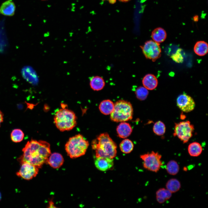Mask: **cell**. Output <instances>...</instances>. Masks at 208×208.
I'll return each mask as SVG.
<instances>
[{
  "label": "cell",
  "instance_id": "31",
  "mask_svg": "<svg viewBox=\"0 0 208 208\" xmlns=\"http://www.w3.org/2000/svg\"><path fill=\"white\" fill-rule=\"evenodd\" d=\"M194 21H197L198 20V16H195L194 17Z\"/></svg>",
  "mask_w": 208,
  "mask_h": 208
},
{
  "label": "cell",
  "instance_id": "32",
  "mask_svg": "<svg viewBox=\"0 0 208 208\" xmlns=\"http://www.w3.org/2000/svg\"><path fill=\"white\" fill-rule=\"evenodd\" d=\"M121 1H123V2H126L127 1L129 0H119Z\"/></svg>",
  "mask_w": 208,
  "mask_h": 208
},
{
  "label": "cell",
  "instance_id": "29",
  "mask_svg": "<svg viewBox=\"0 0 208 208\" xmlns=\"http://www.w3.org/2000/svg\"><path fill=\"white\" fill-rule=\"evenodd\" d=\"M3 113L0 111V126L3 121Z\"/></svg>",
  "mask_w": 208,
  "mask_h": 208
},
{
  "label": "cell",
  "instance_id": "12",
  "mask_svg": "<svg viewBox=\"0 0 208 208\" xmlns=\"http://www.w3.org/2000/svg\"><path fill=\"white\" fill-rule=\"evenodd\" d=\"M64 159L60 153H54L51 154L47 159V163L51 167L55 169L60 168L63 164Z\"/></svg>",
  "mask_w": 208,
  "mask_h": 208
},
{
  "label": "cell",
  "instance_id": "20",
  "mask_svg": "<svg viewBox=\"0 0 208 208\" xmlns=\"http://www.w3.org/2000/svg\"><path fill=\"white\" fill-rule=\"evenodd\" d=\"M195 53L200 56H204L208 52V45L204 41H200L196 42L194 47Z\"/></svg>",
  "mask_w": 208,
  "mask_h": 208
},
{
  "label": "cell",
  "instance_id": "2",
  "mask_svg": "<svg viewBox=\"0 0 208 208\" xmlns=\"http://www.w3.org/2000/svg\"><path fill=\"white\" fill-rule=\"evenodd\" d=\"M92 146L95 151L96 157L113 159L116 155L117 145L107 133L100 134L92 141Z\"/></svg>",
  "mask_w": 208,
  "mask_h": 208
},
{
  "label": "cell",
  "instance_id": "11",
  "mask_svg": "<svg viewBox=\"0 0 208 208\" xmlns=\"http://www.w3.org/2000/svg\"><path fill=\"white\" fill-rule=\"evenodd\" d=\"M96 167L99 170L105 171L111 169L113 166V159L107 157H96L94 161Z\"/></svg>",
  "mask_w": 208,
  "mask_h": 208
},
{
  "label": "cell",
  "instance_id": "14",
  "mask_svg": "<svg viewBox=\"0 0 208 208\" xmlns=\"http://www.w3.org/2000/svg\"><path fill=\"white\" fill-rule=\"evenodd\" d=\"M142 84L145 88L148 90H152L157 87L158 81L156 77L151 74L145 75L142 80Z\"/></svg>",
  "mask_w": 208,
  "mask_h": 208
},
{
  "label": "cell",
  "instance_id": "33",
  "mask_svg": "<svg viewBox=\"0 0 208 208\" xmlns=\"http://www.w3.org/2000/svg\"><path fill=\"white\" fill-rule=\"evenodd\" d=\"M1 193L0 192V200H1Z\"/></svg>",
  "mask_w": 208,
  "mask_h": 208
},
{
  "label": "cell",
  "instance_id": "7",
  "mask_svg": "<svg viewBox=\"0 0 208 208\" xmlns=\"http://www.w3.org/2000/svg\"><path fill=\"white\" fill-rule=\"evenodd\" d=\"M194 130V126L190 121H182L175 123L173 135L174 136H177L183 143H185L192 136Z\"/></svg>",
  "mask_w": 208,
  "mask_h": 208
},
{
  "label": "cell",
  "instance_id": "3",
  "mask_svg": "<svg viewBox=\"0 0 208 208\" xmlns=\"http://www.w3.org/2000/svg\"><path fill=\"white\" fill-rule=\"evenodd\" d=\"M77 119L73 111L62 107L56 112L54 121L57 129L63 132L70 131L75 127L77 125Z\"/></svg>",
  "mask_w": 208,
  "mask_h": 208
},
{
  "label": "cell",
  "instance_id": "34",
  "mask_svg": "<svg viewBox=\"0 0 208 208\" xmlns=\"http://www.w3.org/2000/svg\"></svg>",
  "mask_w": 208,
  "mask_h": 208
},
{
  "label": "cell",
  "instance_id": "1",
  "mask_svg": "<svg viewBox=\"0 0 208 208\" xmlns=\"http://www.w3.org/2000/svg\"><path fill=\"white\" fill-rule=\"evenodd\" d=\"M23 154L19 158L21 163L26 162L41 167L47 163L51 154L50 145L46 141L31 140L28 141L22 149Z\"/></svg>",
  "mask_w": 208,
  "mask_h": 208
},
{
  "label": "cell",
  "instance_id": "4",
  "mask_svg": "<svg viewBox=\"0 0 208 208\" xmlns=\"http://www.w3.org/2000/svg\"><path fill=\"white\" fill-rule=\"evenodd\" d=\"M89 145L88 142L79 134L69 138L65 145V149L69 157L75 158L84 155Z\"/></svg>",
  "mask_w": 208,
  "mask_h": 208
},
{
  "label": "cell",
  "instance_id": "21",
  "mask_svg": "<svg viewBox=\"0 0 208 208\" xmlns=\"http://www.w3.org/2000/svg\"><path fill=\"white\" fill-rule=\"evenodd\" d=\"M202 148L201 145L196 142L191 143L188 147V153L190 156L193 157L199 156L202 153Z\"/></svg>",
  "mask_w": 208,
  "mask_h": 208
},
{
  "label": "cell",
  "instance_id": "24",
  "mask_svg": "<svg viewBox=\"0 0 208 208\" xmlns=\"http://www.w3.org/2000/svg\"><path fill=\"white\" fill-rule=\"evenodd\" d=\"M166 169L167 172L171 175H175L179 172V167L178 163L174 160H171L168 162Z\"/></svg>",
  "mask_w": 208,
  "mask_h": 208
},
{
  "label": "cell",
  "instance_id": "18",
  "mask_svg": "<svg viewBox=\"0 0 208 208\" xmlns=\"http://www.w3.org/2000/svg\"><path fill=\"white\" fill-rule=\"evenodd\" d=\"M172 193L167 189L161 188L158 190L156 193V199L159 203H164L172 196Z\"/></svg>",
  "mask_w": 208,
  "mask_h": 208
},
{
  "label": "cell",
  "instance_id": "28",
  "mask_svg": "<svg viewBox=\"0 0 208 208\" xmlns=\"http://www.w3.org/2000/svg\"><path fill=\"white\" fill-rule=\"evenodd\" d=\"M181 49H179L171 56V58L176 62L180 63L183 61V57L181 54Z\"/></svg>",
  "mask_w": 208,
  "mask_h": 208
},
{
  "label": "cell",
  "instance_id": "22",
  "mask_svg": "<svg viewBox=\"0 0 208 208\" xmlns=\"http://www.w3.org/2000/svg\"><path fill=\"white\" fill-rule=\"evenodd\" d=\"M166 189L172 193H175L181 187L180 182L177 179H171L168 181L166 185Z\"/></svg>",
  "mask_w": 208,
  "mask_h": 208
},
{
  "label": "cell",
  "instance_id": "16",
  "mask_svg": "<svg viewBox=\"0 0 208 208\" xmlns=\"http://www.w3.org/2000/svg\"><path fill=\"white\" fill-rule=\"evenodd\" d=\"M90 87L94 90H100L105 86V81L103 78L101 77L98 76H93L90 78Z\"/></svg>",
  "mask_w": 208,
  "mask_h": 208
},
{
  "label": "cell",
  "instance_id": "25",
  "mask_svg": "<svg viewBox=\"0 0 208 208\" xmlns=\"http://www.w3.org/2000/svg\"><path fill=\"white\" fill-rule=\"evenodd\" d=\"M24 133L21 129H16L13 130L10 134L11 139L12 141L15 143L22 141L24 138Z\"/></svg>",
  "mask_w": 208,
  "mask_h": 208
},
{
  "label": "cell",
  "instance_id": "5",
  "mask_svg": "<svg viewBox=\"0 0 208 208\" xmlns=\"http://www.w3.org/2000/svg\"><path fill=\"white\" fill-rule=\"evenodd\" d=\"M133 114V108L131 103L127 101L120 100L114 104V109L110 114V118L112 120L115 122H125L131 120Z\"/></svg>",
  "mask_w": 208,
  "mask_h": 208
},
{
  "label": "cell",
  "instance_id": "17",
  "mask_svg": "<svg viewBox=\"0 0 208 208\" xmlns=\"http://www.w3.org/2000/svg\"><path fill=\"white\" fill-rule=\"evenodd\" d=\"M114 104L109 99L105 100L100 103L99 106L100 111L105 115L110 114L113 111Z\"/></svg>",
  "mask_w": 208,
  "mask_h": 208
},
{
  "label": "cell",
  "instance_id": "13",
  "mask_svg": "<svg viewBox=\"0 0 208 208\" xmlns=\"http://www.w3.org/2000/svg\"><path fill=\"white\" fill-rule=\"evenodd\" d=\"M116 130L118 136L122 138L129 136L132 131L130 125L125 122H121L117 127Z\"/></svg>",
  "mask_w": 208,
  "mask_h": 208
},
{
  "label": "cell",
  "instance_id": "9",
  "mask_svg": "<svg viewBox=\"0 0 208 208\" xmlns=\"http://www.w3.org/2000/svg\"><path fill=\"white\" fill-rule=\"evenodd\" d=\"M21 166L16 175L19 177L26 180H30L36 176L39 168L29 163L24 162L21 163Z\"/></svg>",
  "mask_w": 208,
  "mask_h": 208
},
{
  "label": "cell",
  "instance_id": "6",
  "mask_svg": "<svg viewBox=\"0 0 208 208\" xmlns=\"http://www.w3.org/2000/svg\"><path fill=\"white\" fill-rule=\"evenodd\" d=\"M143 161V166L145 169L153 172H157L163 165L162 156L157 152L152 151L140 155Z\"/></svg>",
  "mask_w": 208,
  "mask_h": 208
},
{
  "label": "cell",
  "instance_id": "19",
  "mask_svg": "<svg viewBox=\"0 0 208 208\" xmlns=\"http://www.w3.org/2000/svg\"><path fill=\"white\" fill-rule=\"evenodd\" d=\"M167 36L166 32L162 28L158 27L152 31L151 37L153 40L157 43L163 42L166 39Z\"/></svg>",
  "mask_w": 208,
  "mask_h": 208
},
{
  "label": "cell",
  "instance_id": "8",
  "mask_svg": "<svg viewBox=\"0 0 208 208\" xmlns=\"http://www.w3.org/2000/svg\"><path fill=\"white\" fill-rule=\"evenodd\" d=\"M141 48L143 53L146 58L155 62L161 56V49L159 43L153 40L146 42Z\"/></svg>",
  "mask_w": 208,
  "mask_h": 208
},
{
  "label": "cell",
  "instance_id": "23",
  "mask_svg": "<svg viewBox=\"0 0 208 208\" xmlns=\"http://www.w3.org/2000/svg\"><path fill=\"white\" fill-rule=\"evenodd\" d=\"M134 147L133 142L129 139H125L120 143V148L122 152L128 154L131 152Z\"/></svg>",
  "mask_w": 208,
  "mask_h": 208
},
{
  "label": "cell",
  "instance_id": "15",
  "mask_svg": "<svg viewBox=\"0 0 208 208\" xmlns=\"http://www.w3.org/2000/svg\"><path fill=\"white\" fill-rule=\"evenodd\" d=\"M15 10V5L11 0H8L3 3L0 7V14L6 16L13 15Z\"/></svg>",
  "mask_w": 208,
  "mask_h": 208
},
{
  "label": "cell",
  "instance_id": "26",
  "mask_svg": "<svg viewBox=\"0 0 208 208\" xmlns=\"http://www.w3.org/2000/svg\"><path fill=\"white\" fill-rule=\"evenodd\" d=\"M153 131L156 135L161 136L163 135L166 131V127L164 123L160 121L156 122L154 124Z\"/></svg>",
  "mask_w": 208,
  "mask_h": 208
},
{
  "label": "cell",
  "instance_id": "30",
  "mask_svg": "<svg viewBox=\"0 0 208 208\" xmlns=\"http://www.w3.org/2000/svg\"><path fill=\"white\" fill-rule=\"evenodd\" d=\"M49 208L56 207L54 205L53 202L52 201H51L49 202Z\"/></svg>",
  "mask_w": 208,
  "mask_h": 208
},
{
  "label": "cell",
  "instance_id": "10",
  "mask_svg": "<svg viewBox=\"0 0 208 208\" xmlns=\"http://www.w3.org/2000/svg\"><path fill=\"white\" fill-rule=\"evenodd\" d=\"M177 104L178 107L185 112L192 111L195 106V103L193 98L185 94H181L178 97Z\"/></svg>",
  "mask_w": 208,
  "mask_h": 208
},
{
  "label": "cell",
  "instance_id": "27",
  "mask_svg": "<svg viewBox=\"0 0 208 208\" xmlns=\"http://www.w3.org/2000/svg\"><path fill=\"white\" fill-rule=\"evenodd\" d=\"M148 90L142 86H140L137 88L135 92L137 98L141 101L145 100L148 94Z\"/></svg>",
  "mask_w": 208,
  "mask_h": 208
}]
</instances>
